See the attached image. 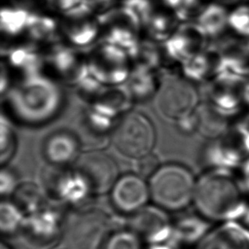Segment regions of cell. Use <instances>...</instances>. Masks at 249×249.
Listing matches in <instances>:
<instances>
[{"instance_id":"14","label":"cell","mask_w":249,"mask_h":249,"mask_svg":"<svg viewBox=\"0 0 249 249\" xmlns=\"http://www.w3.org/2000/svg\"><path fill=\"white\" fill-rule=\"evenodd\" d=\"M31 13L23 8H4L0 14L1 29L9 34H17L27 26Z\"/></svg>"},{"instance_id":"18","label":"cell","mask_w":249,"mask_h":249,"mask_svg":"<svg viewBox=\"0 0 249 249\" xmlns=\"http://www.w3.org/2000/svg\"><path fill=\"white\" fill-rule=\"evenodd\" d=\"M20 212L10 203H2L1 206V229L3 232H13L20 223Z\"/></svg>"},{"instance_id":"22","label":"cell","mask_w":249,"mask_h":249,"mask_svg":"<svg viewBox=\"0 0 249 249\" xmlns=\"http://www.w3.org/2000/svg\"><path fill=\"white\" fill-rule=\"evenodd\" d=\"M202 11L199 0H182L176 8V17L181 20H186L196 16L199 17Z\"/></svg>"},{"instance_id":"7","label":"cell","mask_w":249,"mask_h":249,"mask_svg":"<svg viewBox=\"0 0 249 249\" xmlns=\"http://www.w3.org/2000/svg\"><path fill=\"white\" fill-rule=\"evenodd\" d=\"M149 197V185L136 174H126L118 178L111 190L112 202L123 213L138 212Z\"/></svg>"},{"instance_id":"29","label":"cell","mask_w":249,"mask_h":249,"mask_svg":"<svg viewBox=\"0 0 249 249\" xmlns=\"http://www.w3.org/2000/svg\"><path fill=\"white\" fill-rule=\"evenodd\" d=\"M181 1L182 0H162V2L165 5H167L169 7H174V8H177L180 5Z\"/></svg>"},{"instance_id":"26","label":"cell","mask_w":249,"mask_h":249,"mask_svg":"<svg viewBox=\"0 0 249 249\" xmlns=\"http://www.w3.org/2000/svg\"><path fill=\"white\" fill-rule=\"evenodd\" d=\"M241 187L249 193V157L241 164Z\"/></svg>"},{"instance_id":"2","label":"cell","mask_w":249,"mask_h":249,"mask_svg":"<svg viewBox=\"0 0 249 249\" xmlns=\"http://www.w3.org/2000/svg\"><path fill=\"white\" fill-rule=\"evenodd\" d=\"M150 197L168 210L187 206L195 197L196 182L193 173L185 166L169 163L160 166L149 180Z\"/></svg>"},{"instance_id":"1","label":"cell","mask_w":249,"mask_h":249,"mask_svg":"<svg viewBox=\"0 0 249 249\" xmlns=\"http://www.w3.org/2000/svg\"><path fill=\"white\" fill-rule=\"evenodd\" d=\"M241 189L230 170L220 169L205 174L196 182L194 199L198 210L209 219L243 220L249 205L242 198Z\"/></svg>"},{"instance_id":"27","label":"cell","mask_w":249,"mask_h":249,"mask_svg":"<svg viewBox=\"0 0 249 249\" xmlns=\"http://www.w3.org/2000/svg\"><path fill=\"white\" fill-rule=\"evenodd\" d=\"M57 7L64 13L76 8L77 6L84 3L86 0H54Z\"/></svg>"},{"instance_id":"10","label":"cell","mask_w":249,"mask_h":249,"mask_svg":"<svg viewBox=\"0 0 249 249\" xmlns=\"http://www.w3.org/2000/svg\"><path fill=\"white\" fill-rule=\"evenodd\" d=\"M133 220V230L141 232L151 240H160L163 229L166 226V218L159 210L142 208Z\"/></svg>"},{"instance_id":"17","label":"cell","mask_w":249,"mask_h":249,"mask_svg":"<svg viewBox=\"0 0 249 249\" xmlns=\"http://www.w3.org/2000/svg\"><path fill=\"white\" fill-rule=\"evenodd\" d=\"M103 249H140V242L134 232L121 231L110 236Z\"/></svg>"},{"instance_id":"21","label":"cell","mask_w":249,"mask_h":249,"mask_svg":"<svg viewBox=\"0 0 249 249\" xmlns=\"http://www.w3.org/2000/svg\"><path fill=\"white\" fill-rule=\"evenodd\" d=\"M124 6L136 14L141 24L148 25L154 15L153 7L149 0H125Z\"/></svg>"},{"instance_id":"30","label":"cell","mask_w":249,"mask_h":249,"mask_svg":"<svg viewBox=\"0 0 249 249\" xmlns=\"http://www.w3.org/2000/svg\"><path fill=\"white\" fill-rule=\"evenodd\" d=\"M0 249H11V248H10L9 246H7L4 242H2V243H1V248H0Z\"/></svg>"},{"instance_id":"8","label":"cell","mask_w":249,"mask_h":249,"mask_svg":"<svg viewBox=\"0 0 249 249\" xmlns=\"http://www.w3.org/2000/svg\"><path fill=\"white\" fill-rule=\"evenodd\" d=\"M206 249H249V227L227 221L209 239Z\"/></svg>"},{"instance_id":"11","label":"cell","mask_w":249,"mask_h":249,"mask_svg":"<svg viewBox=\"0 0 249 249\" xmlns=\"http://www.w3.org/2000/svg\"><path fill=\"white\" fill-rule=\"evenodd\" d=\"M63 26L69 38L77 44L90 42L97 32V25L89 19V16L84 18H66Z\"/></svg>"},{"instance_id":"12","label":"cell","mask_w":249,"mask_h":249,"mask_svg":"<svg viewBox=\"0 0 249 249\" xmlns=\"http://www.w3.org/2000/svg\"><path fill=\"white\" fill-rule=\"evenodd\" d=\"M229 17L225 9L219 5H210L203 9L198 17V24L205 30L207 35H217L223 31Z\"/></svg>"},{"instance_id":"31","label":"cell","mask_w":249,"mask_h":249,"mask_svg":"<svg viewBox=\"0 0 249 249\" xmlns=\"http://www.w3.org/2000/svg\"><path fill=\"white\" fill-rule=\"evenodd\" d=\"M225 2H228V3H231V2H235V1H238V0H223Z\"/></svg>"},{"instance_id":"23","label":"cell","mask_w":249,"mask_h":249,"mask_svg":"<svg viewBox=\"0 0 249 249\" xmlns=\"http://www.w3.org/2000/svg\"><path fill=\"white\" fill-rule=\"evenodd\" d=\"M148 26L155 36L162 38L167 34L170 26H172V21L165 16L153 15L148 23Z\"/></svg>"},{"instance_id":"3","label":"cell","mask_w":249,"mask_h":249,"mask_svg":"<svg viewBox=\"0 0 249 249\" xmlns=\"http://www.w3.org/2000/svg\"><path fill=\"white\" fill-rule=\"evenodd\" d=\"M112 141L123 156L140 160L151 154L156 141L155 127L144 114L130 112L117 124Z\"/></svg>"},{"instance_id":"6","label":"cell","mask_w":249,"mask_h":249,"mask_svg":"<svg viewBox=\"0 0 249 249\" xmlns=\"http://www.w3.org/2000/svg\"><path fill=\"white\" fill-rule=\"evenodd\" d=\"M198 95L196 88L190 82L172 78L160 88L157 106L160 112L171 120H181L188 117L196 107Z\"/></svg>"},{"instance_id":"5","label":"cell","mask_w":249,"mask_h":249,"mask_svg":"<svg viewBox=\"0 0 249 249\" xmlns=\"http://www.w3.org/2000/svg\"><path fill=\"white\" fill-rule=\"evenodd\" d=\"M76 171L89 190L95 194L111 191L118 180V165L107 154L91 151L76 160Z\"/></svg>"},{"instance_id":"19","label":"cell","mask_w":249,"mask_h":249,"mask_svg":"<svg viewBox=\"0 0 249 249\" xmlns=\"http://www.w3.org/2000/svg\"><path fill=\"white\" fill-rule=\"evenodd\" d=\"M228 22L238 33L249 36V7L241 6L234 10L229 16Z\"/></svg>"},{"instance_id":"4","label":"cell","mask_w":249,"mask_h":249,"mask_svg":"<svg viewBox=\"0 0 249 249\" xmlns=\"http://www.w3.org/2000/svg\"><path fill=\"white\" fill-rule=\"evenodd\" d=\"M109 221L98 210L75 212L66 219L63 237L68 249H101L107 241Z\"/></svg>"},{"instance_id":"16","label":"cell","mask_w":249,"mask_h":249,"mask_svg":"<svg viewBox=\"0 0 249 249\" xmlns=\"http://www.w3.org/2000/svg\"><path fill=\"white\" fill-rule=\"evenodd\" d=\"M55 26L53 19L31 13L26 28L35 39H49L54 35Z\"/></svg>"},{"instance_id":"24","label":"cell","mask_w":249,"mask_h":249,"mask_svg":"<svg viewBox=\"0 0 249 249\" xmlns=\"http://www.w3.org/2000/svg\"><path fill=\"white\" fill-rule=\"evenodd\" d=\"M138 175L143 177H151L155 171L159 168L157 158L153 155H148L140 160H138Z\"/></svg>"},{"instance_id":"13","label":"cell","mask_w":249,"mask_h":249,"mask_svg":"<svg viewBox=\"0 0 249 249\" xmlns=\"http://www.w3.org/2000/svg\"><path fill=\"white\" fill-rule=\"evenodd\" d=\"M243 152L239 146L231 144L217 145L212 149V161L221 169L230 170L241 166Z\"/></svg>"},{"instance_id":"25","label":"cell","mask_w":249,"mask_h":249,"mask_svg":"<svg viewBox=\"0 0 249 249\" xmlns=\"http://www.w3.org/2000/svg\"><path fill=\"white\" fill-rule=\"evenodd\" d=\"M5 178L1 177V191H2V194H10L15 185H16V179L13 175V173H11L10 171H7L5 172L4 170L2 171L1 173Z\"/></svg>"},{"instance_id":"9","label":"cell","mask_w":249,"mask_h":249,"mask_svg":"<svg viewBox=\"0 0 249 249\" xmlns=\"http://www.w3.org/2000/svg\"><path fill=\"white\" fill-rule=\"evenodd\" d=\"M78 151L76 137L67 132L53 133L45 143V155L54 164H66L77 160Z\"/></svg>"},{"instance_id":"15","label":"cell","mask_w":249,"mask_h":249,"mask_svg":"<svg viewBox=\"0 0 249 249\" xmlns=\"http://www.w3.org/2000/svg\"><path fill=\"white\" fill-rule=\"evenodd\" d=\"M200 124L202 130L208 136H219L228 128L227 120L224 115L219 113L216 109L211 110L205 108L201 113Z\"/></svg>"},{"instance_id":"20","label":"cell","mask_w":249,"mask_h":249,"mask_svg":"<svg viewBox=\"0 0 249 249\" xmlns=\"http://www.w3.org/2000/svg\"><path fill=\"white\" fill-rule=\"evenodd\" d=\"M15 136L9 124H6L5 119L2 117L1 124V161L4 163L9 160L14 153Z\"/></svg>"},{"instance_id":"28","label":"cell","mask_w":249,"mask_h":249,"mask_svg":"<svg viewBox=\"0 0 249 249\" xmlns=\"http://www.w3.org/2000/svg\"><path fill=\"white\" fill-rule=\"evenodd\" d=\"M240 96L242 103L249 107V79L243 85H241Z\"/></svg>"}]
</instances>
